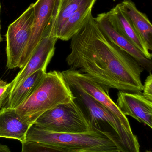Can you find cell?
<instances>
[{"label": "cell", "instance_id": "cell-8", "mask_svg": "<svg viewBox=\"0 0 152 152\" xmlns=\"http://www.w3.org/2000/svg\"><path fill=\"white\" fill-rule=\"evenodd\" d=\"M62 73L68 85H73L83 89L109 110L128 132L133 133L126 116L121 112L101 86L89 76L78 70L70 69Z\"/></svg>", "mask_w": 152, "mask_h": 152}, {"label": "cell", "instance_id": "cell-16", "mask_svg": "<svg viewBox=\"0 0 152 152\" xmlns=\"http://www.w3.org/2000/svg\"><path fill=\"white\" fill-rule=\"evenodd\" d=\"M96 1L86 4L71 15L56 35L58 39L68 41L76 34L85 24Z\"/></svg>", "mask_w": 152, "mask_h": 152}, {"label": "cell", "instance_id": "cell-14", "mask_svg": "<svg viewBox=\"0 0 152 152\" xmlns=\"http://www.w3.org/2000/svg\"><path fill=\"white\" fill-rule=\"evenodd\" d=\"M119 4L137 32L146 43L149 50L152 51V25L146 14L140 11L131 0H124Z\"/></svg>", "mask_w": 152, "mask_h": 152}, {"label": "cell", "instance_id": "cell-12", "mask_svg": "<svg viewBox=\"0 0 152 152\" xmlns=\"http://www.w3.org/2000/svg\"><path fill=\"white\" fill-rule=\"evenodd\" d=\"M111 24L115 30L135 45L147 58L152 60V54L143 39L139 35L119 4L107 12Z\"/></svg>", "mask_w": 152, "mask_h": 152}, {"label": "cell", "instance_id": "cell-10", "mask_svg": "<svg viewBox=\"0 0 152 152\" xmlns=\"http://www.w3.org/2000/svg\"><path fill=\"white\" fill-rule=\"evenodd\" d=\"M125 116H129L152 128V101L142 93L119 91L116 103Z\"/></svg>", "mask_w": 152, "mask_h": 152}, {"label": "cell", "instance_id": "cell-6", "mask_svg": "<svg viewBox=\"0 0 152 152\" xmlns=\"http://www.w3.org/2000/svg\"><path fill=\"white\" fill-rule=\"evenodd\" d=\"M34 21L32 4L8 27L6 34L7 64L9 69L19 67L22 54L31 36Z\"/></svg>", "mask_w": 152, "mask_h": 152}, {"label": "cell", "instance_id": "cell-3", "mask_svg": "<svg viewBox=\"0 0 152 152\" xmlns=\"http://www.w3.org/2000/svg\"><path fill=\"white\" fill-rule=\"evenodd\" d=\"M74 99L62 72L54 70L46 74L35 92L15 110L21 119L32 125L46 111Z\"/></svg>", "mask_w": 152, "mask_h": 152}, {"label": "cell", "instance_id": "cell-19", "mask_svg": "<svg viewBox=\"0 0 152 152\" xmlns=\"http://www.w3.org/2000/svg\"><path fill=\"white\" fill-rule=\"evenodd\" d=\"M10 91V83L0 80V109L7 103Z\"/></svg>", "mask_w": 152, "mask_h": 152}, {"label": "cell", "instance_id": "cell-21", "mask_svg": "<svg viewBox=\"0 0 152 152\" xmlns=\"http://www.w3.org/2000/svg\"><path fill=\"white\" fill-rule=\"evenodd\" d=\"M0 152H11L8 146L0 144Z\"/></svg>", "mask_w": 152, "mask_h": 152}, {"label": "cell", "instance_id": "cell-13", "mask_svg": "<svg viewBox=\"0 0 152 152\" xmlns=\"http://www.w3.org/2000/svg\"><path fill=\"white\" fill-rule=\"evenodd\" d=\"M31 126L21 119L15 109L4 107L0 110V137L17 139L23 142Z\"/></svg>", "mask_w": 152, "mask_h": 152}, {"label": "cell", "instance_id": "cell-25", "mask_svg": "<svg viewBox=\"0 0 152 152\" xmlns=\"http://www.w3.org/2000/svg\"><path fill=\"white\" fill-rule=\"evenodd\" d=\"M0 10H1V5H0Z\"/></svg>", "mask_w": 152, "mask_h": 152}, {"label": "cell", "instance_id": "cell-11", "mask_svg": "<svg viewBox=\"0 0 152 152\" xmlns=\"http://www.w3.org/2000/svg\"><path fill=\"white\" fill-rule=\"evenodd\" d=\"M94 19L108 39L134 59L144 69L151 72L152 60L147 58L131 42L115 30L109 20L107 12L98 14Z\"/></svg>", "mask_w": 152, "mask_h": 152}, {"label": "cell", "instance_id": "cell-5", "mask_svg": "<svg viewBox=\"0 0 152 152\" xmlns=\"http://www.w3.org/2000/svg\"><path fill=\"white\" fill-rule=\"evenodd\" d=\"M34 125L46 130L64 134H81L92 130L75 99L46 111Z\"/></svg>", "mask_w": 152, "mask_h": 152}, {"label": "cell", "instance_id": "cell-2", "mask_svg": "<svg viewBox=\"0 0 152 152\" xmlns=\"http://www.w3.org/2000/svg\"><path fill=\"white\" fill-rule=\"evenodd\" d=\"M26 141L41 143L68 152H128L118 137L109 132L93 129L81 134H64L39 128L33 124Z\"/></svg>", "mask_w": 152, "mask_h": 152}, {"label": "cell", "instance_id": "cell-15", "mask_svg": "<svg viewBox=\"0 0 152 152\" xmlns=\"http://www.w3.org/2000/svg\"><path fill=\"white\" fill-rule=\"evenodd\" d=\"M41 69L26 78L9 95L7 107L16 109L27 99L38 87L46 74Z\"/></svg>", "mask_w": 152, "mask_h": 152}, {"label": "cell", "instance_id": "cell-7", "mask_svg": "<svg viewBox=\"0 0 152 152\" xmlns=\"http://www.w3.org/2000/svg\"><path fill=\"white\" fill-rule=\"evenodd\" d=\"M55 18L56 16L46 27L41 41L26 64L21 69L15 78L10 82V93L26 78L36 71L41 69L46 70L54 54L55 44L58 40L54 32Z\"/></svg>", "mask_w": 152, "mask_h": 152}, {"label": "cell", "instance_id": "cell-23", "mask_svg": "<svg viewBox=\"0 0 152 152\" xmlns=\"http://www.w3.org/2000/svg\"><path fill=\"white\" fill-rule=\"evenodd\" d=\"M145 152H152L151 151H148V150H147V151H145Z\"/></svg>", "mask_w": 152, "mask_h": 152}, {"label": "cell", "instance_id": "cell-17", "mask_svg": "<svg viewBox=\"0 0 152 152\" xmlns=\"http://www.w3.org/2000/svg\"><path fill=\"white\" fill-rule=\"evenodd\" d=\"M97 0H60L54 21V32L56 35L62 28L68 19L77 11L92 1Z\"/></svg>", "mask_w": 152, "mask_h": 152}, {"label": "cell", "instance_id": "cell-24", "mask_svg": "<svg viewBox=\"0 0 152 152\" xmlns=\"http://www.w3.org/2000/svg\"><path fill=\"white\" fill-rule=\"evenodd\" d=\"M116 0H113V1H116Z\"/></svg>", "mask_w": 152, "mask_h": 152}, {"label": "cell", "instance_id": "cell-4", "mask_svg": "<svg viewBox=\"0 0 152 152\" xmlns=\"http://www.w3.org/2000/svg\"><path fill=\"white\" fill-rule=\"evenodd\" d=\"M68 86L91 129L113 134L128 152H140L137 136L128 132L109 110L80 88Z\"/></svg>", "mask_w": 152, "mask_h": 152}, {"label": "cell", "instance_id": "cell-20", "mask_svg": "<svg viewBox=\"0 0 152 152\" xmlns=\"http://www.w3.org/2000/svg\"><path fill=\"white\" fill-rule=\"evenodd\" d=\"M143 85L142 94L147 99L152 101V75L151 72L146 78Z\"/></svg>", "mask_w": 152, "mask_h": 152}, {"label": "cell", "instance_id": "cell-22", "mask_svg": "<svg viewBox=\"0 0 152 152\" xmlns=\"http://www.w3.org/2000/svg\"><path fill=\"white\" fill-rule=\"evenodd\" d=\"M2 41V38L1 37V24H0V42H1Z\"/></svg>", "mask_w": 152, "mask_h": 152}, {"label": "cell", "instance_id": "cell-1", "mask_svg": "<svg viewBox=\"0 0 152 152\" xmlns=\"http://www.w3.org/2000/svg\"><path fill=\"white\" fill-rule=\"evenodd\" d=\"M66 58L70 69L85 74L110 89L142 93L144 69L138 62L103 34L91 13L82 28L71 39Z\"/></svg>", "mask_w": 152, "mask_h": 152}, {"label": "cell", "instance_id": "cell-18", "mask_svg": "<svg viewBox=\"0 0 152 152\" xmlns=\"http://www.w3.org/2000/svg\"><path fill=\"white\" fill-rule=\"evenodd\" d=\"M21 152H68L41 143L26 141L21 143Z\"/></svg>", "mask_w": 152, "mask_h": 152}, {"label": "cell", "instance_id": "cell-9", "mask_svg": "<svg viewBox=\"0 0 152 152\" xmlns=\"http://www.w3.org/2000/svg\"><path fill=\"white\" fill-rule=\"evenodd\" d=\"M60 0H37L32 4L34 9V21L31 36L22 54L19 67L25 66L41 41L48 24L56 16Z\"/></svg>", "mask_w": 152, "mask_h": 152}]
</instances>
